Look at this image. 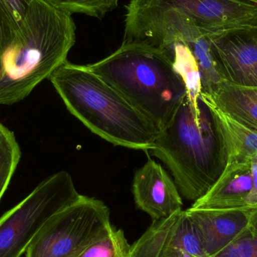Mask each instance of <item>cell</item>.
<instances>
[{
	"mask_svg": "<svg viewBox=\"0 0 257 257\" xmlns=\"http://www.w3.org/2000/svg\"><path fill=\"white\" fill-rule=\"evenodd\" d=\"M76 39L72 15L45 0H31L21 25L0 57V105H12L65 62Z\"/></svg>",
	"mask_w": 257,
	"mask_h": 257,
	"instance_id": "1",
	"label": "cell"
},
{
	"mask_svg": "<svg viewBox=\"0 0 257 257\" xmlns=\"http://www.w3.org/2000/svg\"><path fill=\"white\" fill-rule=\"evenodd\" d=\"M149 151L170 169L180 194L193 202L208 193L227 163L223 137L201 95L196 102L186 95Z\"/></svg>",
	"mask_w": 257,
	"mask_h": 257,
	"instance_id": "2",
	"label": "cell"
},
{
	"mask_svg": "<svg viewBox=\"0 0 257 257\" xmlns=\"http://www.w3.org/2000/svg\"><path fill=\"white\" fill-rule=\"evenodd\" d=\"M49 80L68 110L90 131L114 145L152 149L158 128L87 66L67 60Z\"/></svg>",
	"mask_w": 257,
	"mask_h": 257,
	"instance_id": "3",
	"label": "cell"
},
{
	"mask_svg": "<svg viewBox=\"0 0 257 257\" xmlns=\"http://www.w3.org/2000/svg\"><path fill=\"white\" fill-rule=\"evenodd\" d=\"M87 67L115 89L161 132L187 95L181 77L158 48L122 43L108 57Z\"/></svg>",
	"mask_w": 257,
	"mask_h": 257,
	"instance_id": "4",
	"label": "cell"
},
{
	"mask_svg": "<svg viewBox=\"0 0 257 257\" xmlns=\"http://www.w3.org/2000/svg\"><path fill=\"white\" fill-rule=\"evenodd\" d=\"M81 196L65 171L44 180L0 217V257H21L45 223Z\"/></svg>",
	"mask_w": 257,
	"mask_h": 257,
	"instance_id": "5",
	"label": "cell"
},
{
	"mask_svg": "<svg viewBox=\"0 0 257 257\" xmlns=\"http://www.w3.org/2000/svg\"><path fill=\"white\" fill-rule=\"evenodd\" d=\"M113 228L109 208L99 199L81 195L45 223L25 257H78Z\"/></svg>",
	"mask_w": 257,
	"mask_h": 257,
	"instance_id": "6",
	"label": "cell"
},
{
	"mask_svg": "<svg viewBox=\"0 0 257 257\" xmlns=\"http://www.w3.org/2000/svg\"><path fill=\"white\" fill-rule=\"evenodd\" d=\"M222 81L257 87V27L209 34Z\"/></svg>",
	"mask_w": 257,
	"mask_h": 257,
	"instance_id": "7",
	"label": "cell"
},
{
	"mask_svg": "<svg viewBox=\"0 0 257 257\" xmlns=\"http://www.w3.org/2000/svg\"><path fill=\"white\" fill-rule=\"evenodd\" d=\"M133 193L137 208L150 215L153 221L182 211V199L175 181L152 159H148L135 174Z\"/></svg>",
	"mask_w": 257,
	"mask_h": 257,
	"instance_id": "8",
	"label": "cell"
},
{
	"mask_svg": "<svg viewBox=\"0 0 257 257\" xmlns=\"http://www.w3.org/2000/svg\"><path fill=\"white\" fill-rule=\"evenodd\" d=\"M253 208L186 210L208 257L221 251L247 229Z\"/></svg>",
	"mask_w": 257,
	"mask_h": 257,
	"instance_id": "9",
	"label": "cell"
},
{
	"mask_svg": "<svg viewBox=\"0 0 257 257\" xmlns=\"http://www.w3.org/2000/svg\"><path fill=\"white\" fill-rule=\"evenodd\" d=\"M251 160H235L226 168L208 193L193 202L194 209L247 208L246 201L252 187Z\"/></svg>",
	"mask_w": 257,
	"mask_h": 257,
	"instance_id": "10",
	"label": "cell"
},
{
	"mask_svg": "<svg viewBox=\"0 0 257 257\" xmlns=\"http://www.w3.org/2000/svg\"><path fill=\"white\" fill-rule=\"evenodd\" d=\"M203 96L235 121L257 132V87L222 81L211 96Z\"/></svg>",
	"mask_w": 257,
	"mask_h": 257,
	"instance_id": "11",
	"label": "cell"
},
{
	"mask_svg": "<svg viewBox=\"0 0 257 257\" xmlns=\"http://www.w3.org/2000/svg\"><path fill=\"white\" fill-rule=\"evenodd\" d=\"M202 96L208 104L223 137L227 153V163L257 157V132L235 121L209 99Z\"/></svg>",
	"mask_w": 257,
	"mask_h": 257,
	"instance_id": "12",
	"label": "cell"
},
{
	"mask_svg": "<svg viewBox=\"0 0 257 257\" xmlns=\"http://www.w3.org/2000/svg\"><path fill=\"white\" fill-rule=\"evenodd\" d=\"M161 257H208L199 233L185 211L175 223Z\"/></svg>",
	"mask_w": 257,
	"mask_h": 257,
	"instance_id": "13",
	"label": "cell"
},
{
	"mask_svg": "<svg viewBox=\"0 0 257 257\" xmlns=\"http://www.w3.org/2000/svg\"><path fill=\"white\" fill-rule=\"evenodd\" d=\"M181 211L167 218L153 221L141 238L130 246L128 257H161Z\"/></svg>",
	"mask_w": 257,
	"mask_h": 257,
	"instance_id": "14",
	"label": "cell"
},
{
	"mask_svg": "<svg viewBox=\"0 0 257 257\" xmlns=\"http://www.w3.org/2000/svg\"><path fill=\"white\" fill-rule=\"evenodd\" d=\"M21 151L13 132L0 123V201L21 160Z\"/></svg>",
	"mask_w": 257,
	"mask_h": 257,
	"instance_id": "15",
	"label": "cell"
},
{
	"mask_svg": "<svg viewBox=\"0 0 257 257\" xmlns=\"http://www.w3.org/2000/svg\"><path fill=\"white\" fill-rule=\"evenodd\" d=\"M70 15L81 14L102 19L118 6L119 0H45Z\"/></svg>",
	"mask_w": 257,
	"mask_h": 257,
	"instance_id": "16",
	"label": "cell"
},
{
	"mask_svg": "<svg viewBox=\"0 0 257 257\" xmlns=\"http://www.w3.org/2000/svg\"><path fill=\"white\" fill-rule=\"evenodd\" d=\"M130 245L122 229L112 230L78 257H128Z\"/></svg>",
	"mask_w": 257,
	"mask_h": 257,
	"instance_id": "17",
	"label": "cell"
},
{
	"mask_svg": "<svg viewBox=\"0 0 257 257\" xmlns=\"http://www.w3.org/2000/svg\"><path fill=\"white\" fill-rule=\"evenodd\" d=\"M212 257H257V233L247 226L233 241Z\"/></svg>",
	"mask_w": 257,
	"mask_h": 257,
	"instance_id": "18",
	"label": "cell"
},
{
	"mask_svg": "<svg viewBox=\"0 0 257 257\" xmlns=\"http://www.w3.org/2000/svg\"><path fill=\"white\" fill-rule=\"evenodd\" d=\"M30 1L0 0V15L15 33L25 17Z\"/></svg>",
	"mask_w": 257,
	"mask_h": 257,
	"instance_id": "19",
	"label": "cell"
},
{
	"mask_svg": "<svg viewBox=\"0 0 257 257\" xmlns=\"http://www.w3.org/2000/svg\"><path fill=\"white\" fill-rule=\"evenodd\" d=\"M251 176L252 187L250 193L247 196V208H256L257 207V157L252 159L251 160Z\"/></svg>",
	"mask_w": 257,
	"mask_h": 257,
	"instance_id": "20",
	"label": "cell"
},
{
	"mask_svg": "<svg viewBox=\"0 0 257 257\" xmlns=\"http://www.w3.org/2000/svg\"><path fill=\"white\" fill-rule=\"evenodd\" d=\"M15 33L0 15V57L13 39Z\"/></svg>",
	"mask_w": 257,
	"mask_h": 257,
	"instance_id": "21",
	"label": "cell"
},
{
	"mask_svg": "<svg viewBox=\"0 0 257 257\" xmlns=\"http://www.w3.org/2000/svg\"><path fill=\"white\" fill-rule=\"evenodd\" d=\"M248 227L257 233V207L253 208L250 220H249Z\"/></svg>",
	"mask_w": 257,
	"mask_h": 257,
	"instance_id": "22",
	"label": "cell"
},
{
	"mask_svg": "<svg viewBox=\"0 0 257 257\" xmlns=\"http://www.w3.org/2000/svg\"><path fill=\"white\" fill-rule=\"evenodd\" d=\"M245 1L251 2V3H257V0H245Z\"/></svg>",
	"mask_w": 257,
	"mask_h": 257,
	"instance_id": "23",
	"label": "cell"
}]
</instances>
